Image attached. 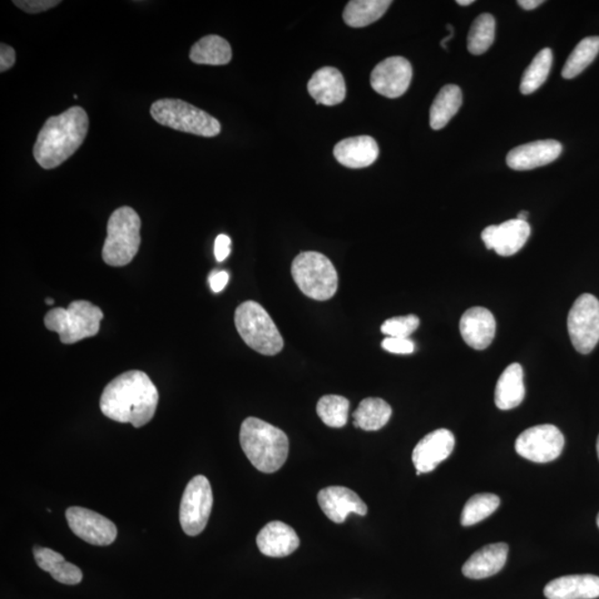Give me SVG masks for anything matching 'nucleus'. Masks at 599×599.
Listing matches in <instances>:
<instances>
[{
    "mask_svg": "<svg viewBox=\"0 0 599 599\" xmlns=\"http://www.w3.org/2000/svg\"><path fill=\"white\" fill-rule=\"evenodd\" d=\"M159 393L150 376L142 371L122 373L109 383L101 398V410L108 419L142 428L150 422L158 407Z\"/></svg>",
    "mask_w": 599,
    "mask_h": 599,
    "instance_id": "f257e3e1",
    "label": "nucleus"
},
{
    "mask_svg": "<svg viewBox=\"0 0 599 599\" xmlns=\"http://www.w3.org/2000/svg\"><path fill=\"white\" fill-rule=\"evenodd\" d=\"M89 118L85 109L72 107L47 119L34 146V157L43 169L51 170L69 159L85 141Z\"/></svg>",
    "mask_w": 599,
    "mask_h": 599,
    "instance_id": "f03ea898",
    "label": "nucleus"
},
{
    "mask_svg": "<svg viewBox=\"0 0 599 599\" xmlns=\"http://www.w3.org/2000/svg\"><path fill=\"white\" fill-rule=\"evenodd\" d=\"M240 444L246 458L257 469L266 474L284 467L289 455V439L284 430L266 420L247 418L240 430Z\"/></svg>",
    "mask_w": 599,
    "mask_h": 599,
    "instance_id": "7ed1b4c3",
    "label": "nucleus"
},
{
    "mask_svg": "<svg viewBox=\"0 0 599 599\" xmlns=\"http://www.w3.org/2000/svg\"><path fill=\"white\" fill-rule=\"evenodd\" d=\"M141 220L130 207L118 208L109 217L102 259L111 266H125L140 251Z\"/></svg>",
    "mask_w": 599,
    "mask_h": 599,
    "instance_id": "20e7f679",
    "label": "nucleus"
},
{
    "mask_svg": "<svg viewBox=\"0 0 599 599\" xmlns=\"http://www.w3.org/2000/svg\"><path fill=\"white\" fill-rule=\"evenodd\" d=\"M237 332L247 346L262 355L272 356L284 349V338L270 314L255 301H246L235 314Z\"/></svg>",
    "mask_w": 599,
    "mask_h": 599,
    "instance_id": "39448f33",
    "label": "nucleus"
},
{
    "mask_svg": "<svg viewBox=\"0 0 599 599\" xmlns=\"http://www.w3.org/2000/svg\"><path fill=\"white\" fill-rule=\"evenodd\" d=\"M103 312L99 306L86 300L72 302L67 309L56 308L44 316V325L56 332L63 344H75L79 341L92 338L101 330Z\"/></svg>",
    "mask_w": 599,
    "mask_h": 599,
    "instance_id": "423d86ee",
    "label": "nucleus"
},
{
    "mask_svg": "<svg viewBox=\"0 0 599 599\" xmlns=\"http://www.w3.org/2000/svg\"><path fill=\"white\" fill-rule=\"evenodd\" d=\"M292 278L310 299L326 301L338 290V272L329 257L315 251L301 252L292 262Z\"/></svg>",
    "mask_w": 599,
    "mask_h": 599,
    "instance_id": "0eeeda50",
    "label": "nucleus"
},
{
    "mask_svg": "<svg viewBox=\"0 0 599 599\" xmlns=\"http://www.w3.org/2000/svg\"><path fill=\"white\" fill-rule=\"evenodd\" d=\"M150 113L158 123L178 131L207 138L221 132L220 122L215 117L179 99H160L152 103Z\"/></svg>",
    "mask_w": 599,
    "mask_h": 599,
    "instance_id": "6e6552de",
    "label": "nucleus"
},
{
    "mask_svg": "<svg viewBox=\"0 0 599 599\" xmlns=\"http://www.w3.org/2000/svg\"><path fill=\"white\" fill-rule=\"evenodd\" d=\"M567 329L574 348L591 353L599 343V301L589 294L578 296L569 311Z\"/></svg>",
    "mask_w": 599,
    "mask_h": 599,
    "instance_id": "1a4fd4ad",
    "label": "nucleus"
},
{
    "mask_svg": "<svg viewBox=\"0 0 599 599\" xmlns=\"http://www.w3.org/2000/svg\"><path fill=\"white\" fill-rule=\"evenodd\" d=\"M212 505L210 482L204 475H198L188 483L180 504V524L187 536H197L205 531Z\"/></svg>",
    "mask_w": 599,
    "mask_h": 599,
    "instance_id": "9d476101",
    "label": "nucleus"
},
{
    "mask_svg": "<svg viewBox=\"0 0 599 599\" xmlns=\"http://www.w3.org/2000/svg\"><path fill=\"white\" fill-rule=\"evenodd\" d=\"M565 439L556 425L542 424L524 430L515 442L522 458L536 463H548L562 454Z\"/></svg>",
    "mask_w": 599,
    "mask_h": 599,
    "instance_id": "9b49d317",
    "label": "nucleus"
},
{
    "mask_svg": "<svg viewBox=\"0 0 599 599\" xmlns=\"http://www.w3.org/2000/svg\"><path fill=\"white\" fill-rule=\"evenodd\" d=\"M66 518L72 533L92 546H107L116 541V525L101 514L73 507L67 509Z\"/></svg>",
    "mask_w": 599,
    "mask_h": 599,
    "instance_id": "f8f14e48",
    "label": "nucleus"
},
{
    "mask_svg": "<svg viewBox=\"0 0 599 599\" xmlns=\"http://www.w3.org/2000/svg\"><path fill=\"white\" fill-rule=\"evenodd\" d=\"M412 75V66L408 59L399 56L386 58L371 73V86L380 95L399 98L408 91Z\"/></svg>",
    "mask_w": 599,
    "mask_h": 599,
    "instance_id": "ddd939ff",
    "label": "nucleus"
},
{
    "mask_svg": "<svg viewBox=\"0 0 599 599\" xmlns=\"http://www.w3.org/2000/svg\"><path fill=\"white\" fill-rule=\"evenodd\" d=\"M531 236L527 221L512 219L498 226H488L482 232L485 246L498 255L509 256L517 254Z\"/></svg>",
    "mask_w": 599,
    "mask_h": 599,
    "instance_id": "4468645a",
    "label": "nucleus"
},
{
    "mask_svg": "<svg viewBox=\"0 0 599 599\" xmlns=\"http://www.w3.org/2000/svg\"><path fill=\"white\" fill-rule=\"evenodd\" d=\"M454 447L455 438L450 430L440 429L429 433L413 449L412 460L417 474L433 472L452 454Z\"/></svg>",
    "mask_w": 599,
    "mask_h": 599,
    "instance_id": "2eb2a0df",
    "label": "nucleus"
},
{
    "mask_svg": "<svg viewBox=\"0 0 599 599\" xmlns=\"http://www.w3.org/2000/svg\"><path fill=\"white\" fill-rule=\"evenodd\" d=\"M318 502L322 511L336 524L344 523L350 514L365 517L368 507L358 494L348 488L329 487L318 494Z\"/></svg>",
    "mask_w": 599,
    "mask_h": 599,
    "instance_id": "dca6fc26",
    "label": "nucleus"
},
{
    "mask_svg": "<svg viewBox=\"0 0 599 599\" xmlns=\"http://www.w3.org/2000/svg\"><path fill=\"white\" fill-rule=\"evenodd\" d=\"M459 331L465 343L474 350H485L493 343L497 321L491 311L474 306L460 318Z\"/></svg>",
    "mask_w": 599,
    "mask_h": 599,
    "instance_id": "f3484780",
    "label": "nucleus"
},
{
    "mask_svg": "<svg viewBox=\"0 0 599 599\" xmlns=\"http://www.w3.org/2000/svg\"><path fill=\"white\" fill-rule=\"evenodd\" d=\"M563 147L556 140H538L514 148L507 157L513 170L527 171L549 165L561 156Z\"/></svg>",
    "mask_w": 599,
    "mask_h": 599,
    "instance_id": "a211bd4d",
    "label": "nucleus"
},
{
    "mask_svg": "<svg viewBox=\"0 0 599 599\" xmlns=\"http://www.w3.org/2000/svg\"><path fill=\"white\" fill-rule=\"evenodd\" d=\"M256 546L266 556L285 557L298 549L300 538L289 525L275 521L266 524L257 534Z\"/></svg>",
    "mask_w": 599,
    "mask_h": 599,
    "instance_id": "6ab92c4d",
    "label": "nucleus"
},
{
    "mask_svg": "<svg viewBox=\"0 0 599 599\" xmlns=\"http://www.w3.org/2000/svg\"><path fill=\"white\" fill-rule=\"evenodd\" d=\"M334 157L341 165L353 169L366 168L378 159V143L370 136L348 138L334 147Z\"/></svg>",
    "mask_w": 599,
    "mask_h": 599,
    "instance_id": "aec40b11",
    "label": "nucleus"
},
{
    "mask_svg": "<svg viewBox=\"0 0 599 599\" xmlns=\"http://www.w3.org/2000/svg\"><path fill=\"white\" fill-rule=\"evenodd\" d=\"M308 91L316 103L335 106L343 102L346 95L343 73L333 67H324L314 73L308 82Z\"/></svg>",
    "mask_w": 599,
    "mask_h": 599,
    "instance_id": "412c9836",
    "label": "nucleus"
},
{
    "mask_svg": "<svg viewBox=\"0 0 599 599\" xmlns=\"http://www.w3.org/2000/svg\"><path fill=\"white\" fill-rule=\"evenodd\" d=\"M547 599H595L599 597V577L569 575L549 582L544 588Z\"/></svg>",
    "mask_w": 599,
    "mask_h": 599,
    "instance_id": "4be33fe9",
    "label": "nucleus"
},
{
    "mask_svg": "<svg viewBox=\"0 0 599 599\" xmlns=\"http://www.w3.org/2000/svg\"><path fill=\"white\" fill-rule=\"evenodd\" d=\"M508 554L507 544H489L475 552L464 564V576L483 579L495 575L504 567Z\"/></svg>",
    "mask_w": 599,
    "mask_h": 599,
    "instance_id": "5701e85b",
    "label": "nucleus"
},
{
    "mask_svg": "<svg viewBox=\"0 0 599 599\" xmlns=\"http://www.w3.org/2000/svg\"><path fill=\"white\" fill-rule=\"evenodd\" d=\"M525 396L524 371L521 364L513 363L503 371L495 388V404L499 410L517 408Z\"/></svg>",
    "mask_w": 599,
    "mask_h": 599,
    "instance_id": "b1692460",
    "label": "nucleus"
},
{
    "mask_svg": "<svg viewBox=\"0 0 599 599\" xmlns=\"http://www.w3.org/2000/svg\"><path fill=\"white\" fill-rule=\"evenodd\" d=\"M34 556L37 565L51 574L53 579L66 585H77L82 581L81 568L63 558L62 554L46 547H34Z\"/></svg>",
    "mask_w": 599,
    "mask_h": 599,
    "instance_id": "393cba45",
    "label": "nucleus"
},
{
    "mask_svg": "<svg viewBox=\"0 0 599 599\" xmlns=\"http://www.w3.org/2000/svg\"><path fill=\"white\" fill-rule=\"evenodd\" d=\"M232 58L230 43L217 34H209L193 44L190 51V61L198 64L210 66H224Z\"/></svg>",
    "mask_w": 599,
    "mask_h": 599,
    "instance_id": "a878e982",
    "label": "nucleus"
},
{
    "mask_svg": "<svg viewBox=\"0 0 599 599\" xmlns=\"http://www.w3.org/2000/svg\"><path fill=\"white\" fill-rule=\"evenodd\" d=\"M463 97L457 85H447L440 89L430 111V125L440 130L448 125L462 106Z\"/></svg>",
    "mask_w": 599,
    "mask_h": 599,
    "instance_id": "bb28decb",
    "label": "nucleus"
},
{
    "mask_svg": "<svg viewBox=\"0 0 599 599\" xmlns=\"http://www.w3.org/2000/svg\"><path fill=\"white\" fill-rule=\"evenodd\" d=\"M391 5L390 0H353L344 9V22L353 28L369 26L379 21Z\"/></svg>",
    "mask_w": 599,
    "mask_h": 599,
    "instance_id": "cd10ccee",
    "label": "nucleus"
},
{
    "mask_svg": "<svg viewBox=\"0 0 599 599\" xmlns=\"http://www.w3.org/2000/svg\"><path fill=\"white\" fill-rule=\"evenodd\" d=\"M392 409L384 400L364 399L354 411V427L363 430H379L388 424Z\"/></svg>",
    "mask_w": 599,
    "mask_h": 599,
    "instance_id": "c85d7f7f",
    "label": "nucleus"
},
{
    "mask_svg": "<svg viewBox=\"0 0 599 599\" xmlns=\"http://www.w3.org/2000/svg\"><path fill=\"white\" fill-rule=\"evenodd\" d=\"M598 53L599 37L584 38L569 54L565 66L563 68L562 76L565 79L577 77L595 61Z\"/></svg>",
    "mask_w": 599,
    "mask_h": 599,
    "instance_id": "c756f323",
    "label": "nucleus"
},
{
    "mask_svg": "<svg viewBox=\"0 0 599 599\" xmlns=\"http://www.w3.org/2000/svg\"><path fill=\"white\" fill-rule=\"evenodd\" d=\"M553 63V53L551 49L546 48L539 52L533 62L525 71L522 82L521 92L523 95H531L536 92L544 82L547 81L549 72H551Z\"/></svg>",
    "mask_w": 599,
    "mask_h": 599,
    "instance_id": "7c9ffc66",
    "label": "nucleus"
},
{
    "mask_svg": "<svg viewBox=\"0 0 599 599\" xmlns=\"http://www.w3.org/2000/svg\"><path fill=\"white\" fill-rule=\"evenodd\" d=\"M350 402L344 396L324 395L316 405V413L325 425L340 429L345 427L349 419Z\"/></svg>",
    "mask_w": 599,
    "mask_h": 599,
    "instance_id": "2f4dec72",
    "label": "nucleus"
},
{
    "mask_svg": "<svg viewBox=\"0 0 599 599\" xmlns=\"http://www.w3.org/2000/svg\"><path fill=\"white\" fill-rule=\"evenodd\" d=\"M499 503H501V499L498 495L488 493L474 495L465 504L462 515H460V523L463 527H472V525L484 521L497 511Z\"/></svg>",
    "mask_w": 599,
    "mask_h": 599,
    "instance_id": "473e14b6",
    "label": "nucleus"
},
{
    "mask_svg": "<svg viewBox=\"0 0 599 599\" xmlns=\"http://www.w3.org/2000/svg\"><path fill=\"white\" fill-rule=\"evenodd\" d=\"M497 23L491 14H482L475 19L468 37V49L473 54L487 53L495 39Z\"/></svg>",
    "mask_w": 599,
    "mask_h": 599,
    "instance_id": "72a5a7b5",
    "label": "nucleus"
},
{
    "mask_svg": "<svg viewBox=\"0 0 599 599\" xmlns=\"http://www.w3.org/2000/svg\"><path fill=\"white\" fill-rule=\"evenodd\" d=\"M420 319L417 315L394 316L381 325V332L391 338H409L418 330Z\"/></svg>",
    "mask_w": 599,
    "mask_h": 599,
    "instance_id": "f704fd0d",
    "label": "nucleus"
},
{
    "mask_svg": "<svg viewBox=\"0 0 599 599\" xmlns=\"http://www.w3.org/2000/svg\"><path fill=\"white\" fill-rule=\"evenodd\" d=\"M61 3V0H14V5L28 14H39L49 11Z\"/></svg>",
    "mask_w": 599,
    "mask_h": 599,
    "instance_id": "c9c22d12",
    "label": "nucleus"
},
{
    "mask_svg": "<svg viewBox=\"0 0 599 599\" xmlns=\"http://www.w3.org/2000/svg\"><path fill=\"white\" fill-rule=\"evenodd\" d=\"M382 348L390 353L411 354L414 353L415 345L409 338H391L386 336L382 341Z\"/></svg>",
    "mask_w": 599,
    "mask_h": 599,
    "instance_id": "e433bc0d",
    "label": "nucleus"
},
{
    "mask_svg": "<svg viewBox=\"0 0 599 599\" xmlns=\"http://www.w3.org/2000/svg\"><path fill=\"white\" fill-rule=\"evenodd\" d=\"M16 63V53L14 49L6 43H0V72H5L11 69Z\"/></svg>",
    "mask_w": 599,
    "mask_h": 599,
    "instance_id": "4c0bfd02",
    "label": "nucleus"
},
{
    "mask_svg": "<svg viewBox=\"0 0 599 599\" xmlns=\"http://www.w3.org/2000/svg\"><path fill=\"white\" fill-rule=\"evenodd\" d=\"M231 252V239L226 235L217 237L215 242V256L217 261L222 262L229 256Z\"/></svg>",
    "mask_w": 599,
    "mask_h": 599,
    "instance_id": "58836bf2",
    "label": "nucleus"
},
{
    "mask_svg": "<svg viewBox=\"0 0 599 599\" xmlns=\"http://www.w3.org/2000/svg\"><path fill=\"white\" fill-rule=\"evenodd\" d=\"M229 282V274L227 271H214L209 276V284L212 291L221 292Z\"/></svg>",
    "mask_w": 599,
    "mask_h": 599,
    "instance_id": "ea45409f",
    "label": "nucleus"
},
{
    "mask_svg": "<svg viewBox=\"0 0 599 599\" xmlns=\"http://www.w3.org/2000/svg\"><path fill=\"white\" fill-rule=\"evenodd\" d=\"M517 4L523 9H525V11H532V9H536L538 6H541L544 2L543 0H519Z\"/></svg>",
    "mask_w": 599,
    "mask_h": 599,
    "instance_id": "a19ab883",
    "label": "nucleus"
},
{
    "mask_svg": "<svg viewBox=\"0 0 599 599\" xmlns=\"http://www.w3.org/2000/svg\"><path fill=\"white\" fill-rule=\"evenodd\" d=\"M527 217H528L527 212V211H522V212H519V214L517 215V219L522 220V221H527Z\"/></svg>",
    "mask_w": 599,
    "mask_h": 599,
    "instance_id": "79ce46f5",
    "label": "nucleus"
},
{
    "mask_svg": "<svg viewBox=\"0 0 599 599\" xmlns=\"http://www.w3.org/2000/svg\"><path fill=\"white\" fill-rule=\"evenodd\" d=\"M457 3L459 5V6H469V5L474 3V0H458Z\"/></svg>",
    "mask_w": 599,
    "mask_h": 599,
    "instance_id": "37998d69",
    "label": "nucleus"
},
{
    "mask_svg": "<svg viewBox=\"0 0 599 599\" xmlns=\"http://www.w3.org/2000/svg\"><path fill=\"white\" fill-rule=\"evenodd\" d=\"M46 304L52 305V304H53V300H52V299H47V300H46Z\"/></svg>",
    "mask_w": 599,
    "mask_h": 599,
    "instance_id": "c03bdc74",
    "label": "nucleus"
},
{
    "mask_svg": "<svg viewBox=\"0 0 599 599\" xmlns=\"http://www.w3.org/2000/svg\"><path fill=\"white\" fill-rule=\"evenodd\" d=\"M596 448H597V454H598V459H599V437H598V439H597V445H596Z\"/></svg>",
    "mask_w": 599,
    "mask_h": 599,
    "instance_id": "a18cd8bd",
    "label": "nucleus"
},
{
    "mask_svg": "<svg viewBox=\"0 0 599 599\" xmlns=\"http://www.w3.org/2000/svg\"><path fill=\"white\" fill-rule=\"evenodd\" d=\"M596 522H597V527H599V513L597 515Z\"/></svg>",
    "mask_w": 599,
    "mask_h": 599,
    "instance_id": "49530a36",
    "label": "nucleus"
}]
</instances>
